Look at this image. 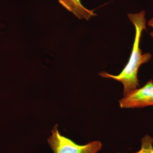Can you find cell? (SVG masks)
<instances>
[{
    "label": "cell",
    "mask_w": 153,
    "mask_h": 153,
    "mask_svg": "<svg viewBox=\"0 0 153 153\" xmlns=\"http://www.w3.org/2000/svg\"><path fill=\"white\" fill-rule=\"evenodd\" d=\"M146 12L142 10L137 13H128L130 21L134 26L135 35L132 50L127 64L121 72L117 75H112L102 71L99 75L103 78H111L121 82L123 85V95L125 96L133 91L140 88L137 74L140 67L151 60L152 55L150 53H143L140 47L143 32L146 30Z\"/></svg>",
    "instance_id": "cell-1"
},
{
    "label": "cell",
    "mask_w": 153,
    "mask_h": 153,
    "mask_svg": "<svg viewBox=\"0 0 153 153\" xmlns=\"http://www.w3.org/2000/svg\"><path fill=\"white\" fill-rule=\"evenodd\" d=\"M52 134L48 140L54 153H97L101 149L102 144L99 141H94L84 145H79L62 135L55 125Z\"/></svg>",
    "instance_id": "cell-2"
},
{
    "label": "cell",
    "mask_w": 153,
    "mask_h": 153,
    "mask_svg": "<svg viewBox=\"0 0 153 153\" xmlns=\"http://www.w3.org/2000/svg\"><path fill=\"white\" fill-rule=\"evenodd\" d=\"M123 108H141L153 106V80L150 79L142 87L139 88L119 101Z\"/></svg>",
    "instance_id": "cell-3"
},
{
    "label": "cell",
    "mask_w": 153,
    "mask_h": 153,
    "mask_svg": "<svg viewBox=\"0 0 153 153\" xmlns=\"http://www.w3.org/2000/svg\"><path fill=\"white\" fill-rule=\"evenodd\" d=\"M63 7L74 14L79 19L89 20L96 14L94 10L86 8L82 4L80 0H58Z\"/></svg>",
    "instance_id": "cell-4"
},
{
    "label": "cell",
    "mask_w": 153,
    "mask_h": 153,
    "mask_svg": "<svg viewBox=\"0 0 153 153\" xmlns=\"http://www.w3.org/2000/svg\"><path fill=\"white\" fill-rule=\"evenodd\" d=\"M141 148L135 153H153V138L149 135L143 137L141 140Z\"/></svg>",
    "instance_id": "cell-5"
},
{
    "label": "cell",
    "mask_w": 153,
    "mask_h": 153,
    "mask_svg": "<svg viewBox=\"0 0 153 153\" xmlns=\"http://www.w3.org/2000/svg\"><path fill=\"white\" fill-rule=\"evenodd\" d=\"M148 26L152 29V31L149 33L150 36L153 40V16L148 23Z\"/></svg>",
    "instance_id": "cell-6"
}]
</instances>
